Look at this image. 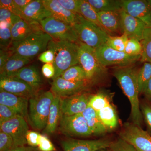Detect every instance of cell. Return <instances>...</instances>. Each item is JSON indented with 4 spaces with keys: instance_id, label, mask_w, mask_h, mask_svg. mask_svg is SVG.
Segmentation results:
<instances>
[{
    "instance_id": "obj_36",
    "label": "cell",
    "mask_w": 151,
    "mask_h": 151,
    "mask_svg": "<svg viewBox=\"0 0 151 151\" xmlns=\"http://www.w3.org/2000/svg\"><path fill=\"white\" fill-rule=\"evenodd\" d=\"M124 52L131 56L142 55V46L141 41L135 39H129Z\"/></svg>"
},
{
    "instance_id": "obj_12",
    "label": "cell",
    "mask_w": 151,
    "mask_h": 151,
    "mask_svg": "<svg viewBox=\"0 0 151 151\" xmlns=\"http://www.w3.org/2000/svg\"><path fill=\"white\" fill-rule=\"evenodd\" d=\"M91 83L87 80L68 81L60 76L53 80L50 90L55 96L61 98H65L86 91Z\"/></svg>"
},
{
    "instance_id": "obj_2",
    "label": "cell",
    "mask_w": 151,
    "mask_h": 151,
    "mask_svg": "<svg viewBox=\"0 0 151 151\" xmlns=\"http://www.w3.org/2000/svg\"><path fill=\"white\" fill-rule=\"evenodd\" d=\"M47 49L51 50L54 52L53 65L55 74L53 80L61 76L69 68L78 64L79 43L52 39L49 43Z\"/></svg>"
},
{
    "instance_id": "obj_27",
    "label": "cell",
    "mask_w": 151,
    "mask_h": 151,
    "mask_svg": "<svg viewBox=\"0 0 151 151\" xmlns=\"http://www.w3.org/2000/svg\"><path fill=\"white\" fill-rule=\"evenodd\" d=\"M100 121L107 130L113 129L118 125V118L116 110L112 105L97 111Z\"/></svg>"
},
{
    "instance_id": "obj_44",
    "label": "cell",
    "mask_w": 151,
    "mask_h": 151,
    "mask_svg": "<svg viewBox=\"0 0 151 151\" xmlns=\"http://www.w3.org/2000/svg\"><path fill=\"white\" fill-rule=\"evenodd\" d=\"M40 136L38 132L29 130L26 135L27 144L32 147H37Z\"/></svg>"
},
{
    "instance_id": "obj_51",
    "label": "cell",
    "mask_w": 151,
    "mask_h": 151,
    "mask_svg": "<svg viewBox=\"0 0 151 151\" xmlns=\"http://www.w3.org/2000/svg\"><path fill=\"white\" fill-rule=\"evenodd\" d=\"M10 151H35V149L32 147H26L25 146L23 147H17L15 148Z\"/></svg>"
},
{
    "instance_id": "obj_19",
    "label": "cell",
    "mask_w": 151,
    "mask_h": 151,
    "mask_svg": "<svg viewBox=\"0 0 151 151\" xmlns=\"http://www.w3.org/2000/svg\"><path fill=\"white\" fill-rule=\"evenodd\" d=\"M29 99L0 90V104L16 111L26 120L29 119Z\"/></svg>"
},
{
    "instance_id": "obj_41",
    "label": "cell",
    "mask_w": 151,
    "mask_h": 151,
    "mask_svg": "<svg viewBox=\"0 0 151 151\" xmlns=\"http://www.w3.org/2000/svg\"><path fill=\"white\" fill-rule=\"evenodd\" d=\"M63 8L73 13L78 14L81 0H57Z\"/></svg>"
},
{
    "instance_id": "obj_13",
    "label": "cell",
    "mask_w": 151,
    "mask_h": 151,
    "mask_svg": "<svg viewBox=\"0 0 151 151\" xmlns=\"http://www.w3.org/2000/svg\"><path fill=\"white\" fill-rule=\"evenodd\" d=\"M122 9L151 28V0H122Z\"/></svg>"
},
{
    "instance_id": "obj_10",
    "label": "cell",
    "mask_w": 151,
    "mask_h": 151,
    "mask_svg": "<svg viewBox=\"0 0 151 151\" xmlns=\"http://www.w3.org/2000/svg\"><path fill=\"white\" fill-rule=\"evenodd\" d=\"M59 127L60 132L68 137H88L92 134L82 114L70 116L62 114Z\"/></svg>"
},
{
    "instance_id": "obj_43",
    "label": "cell",
    "mask_w": 151,
    "mask_h": 151,
    "mask_svg": "<svg viewBox=\"0 0 151 151\" xmlns=\"http://www.w3.org/2000/svg\"><path fill=\"white\" fill-rule=\"evenodd\" d=\"M0 8L6 9L21 18L22 12L14 4L13 0H1Z\"/></svg>"
},
{
    "instance_id": "obj_18",
    "label": "cell",
    "mask_w": 151,
    "mask_h": 151,
    "mask_svg": "<svg viewBox=\"0 0 151 151\" xmlns=\"http://www.w3.org/2000/svg\"><path fill=\"white\" fill-rule=\"evenodd\" d=\"M52 16L42 0H32L22 12L21 18L32 25L39 24L42 20Z\"/></svg>"
},
{
    "instance_id": "obj_38",
    "label": "cell",
    "mask_w": 151,
    "mask_h": 151,
    "mask_svg": "<svg viewBox=\"0 0 151 151\" xmlns=\"http://www.w3.org/2000/svg\"><path fill=\"white\" fill-rule=\"evenodd\" d=\"M109 148L110 151H137L132 145L121 138L112 142Z\"/></svg>"
},
{
    "instance_id": "obj_50",
    "label": "cell",
    "mask_w": 151,
    "mask_h": 151,
    "mask_svg": "<svg viewBox=\"0 0 151 151\" xmlns=\"http://www.w3.org/2000/svg\"><path fill=\"white\" fill-rule=\"evenodd\" d=\"M147 100L151 102V78L147 82L142 92Z\"/></svg>"
},
{
    "instance_id": "obj_33",
    "label": "cell",
    "mask_w": 151,
    "mask_h": 151,
    "mask_svg": "<svg viewBox=\"0 0 151 151\" xmlns=\"http://www.w3.org/2000/svg\"><path fill=\"white\" fill-rule=\"evenodd\" d=\"M138 84L139 94L142 92L145 86L151 78V64L144 63L143 66L138 70Z\"/></svg>"
},
{
    "instance_id": "obj_24",
    "label": "cell",
    "mask_w": 151,
    "mask_h": 151,
    "mask_svg": "<svg viewBox=\"0 0 151 151\" xmlns=\"http://www.w3.org/2000/svg\"><path fill=\"white\" fill-rule=\"evenodd\" d=\"M42 30L38 27L32 25L24 19H21L11 28L13 42L20 41L36 31Z\"/></svg>"
},
{
    "instance_id": "obj_9",
    "label": "cell",
    "mask_w": 151,
    "mask_h": 151,
    "mask_svg": "<svg viewBox=\"0 0 151 151\" xmlns=\"http://www.w3.org/2000/svg\"><path fill=\"white\" fill-rule=\"evenodd\" d=\"M119 135L120 138L132 145L137 151H151V136L141 127L126 123Z\"/></svg>"
},
{
    "instance_id": "obj_11",
    "label": "cell",
    "mask_w": 151,
    "mask_h": 151,
    "mask_svg": "<svg viewBox=\"0 0 151 151\" xmlns=\"http://www.w3.org/2000/svg\"><path fill=\"white\" fill-rule=\"evenodd\" d=\"M1 132L8 134L12 138L15 147L25 146L26 135L29 131L25 119L19 116L0 124Z\"/></svg>"
},
{
    "instance_id": "obj_48",
    "label": "cell",
    "mask_w": 151,
    "mask_h": 151,
    "mask_svg": "<svg viewBox=\"0 0 151 151\" xmlns=\"http://www.w3.org/2000/svg\"><path fill=\"white\" fill-rule=\"evenodd\" d=\"M12 55V53L9 50H0V69L4 66L9 58Z\"/></svg>"
},
{
    "instance_id": "obj_49",
    "label": "cell",
    "mask_w": 151,
    "mask_h": 151,
    "mask_svg": "<svg viewBox=\"0 0 151 151\" xmlns=\"http://www.w3.org/2000/svg\"><path fill=\"white\" fill-rule=\"evenodd\" d=\"M32 1V0H13L14 4L22 12Z\"/></svg>"
},
{
    "instance_id": "obj_3",
    "label": "cell",
    "mask_w": 151,
    "mask_h": 151,
    "mask_svg": "<svg viewBox=\"0 0 151 151\" xmlns=\"http://www.w3.org/2000/svg\"><path fill=\"white\" fill-rule=\"evenodd\" d=\"M52 38L42 30L36 31L24 39L13 42L9 48L12 55L31 59L45 51Z\"/></svg>"
},
{
    "instance_id": "obj_37",
    "label": "cell",
    "mask_w": 151,
    "mask_h": 151,
    "mask_svg": "<svg viewBox=\"0 0 151 151\" xmlns=\"http://www.w3.org/2000/svg\"><path fill=\"white\" fill-rule=\"evenodd\" d=\"M12 43L11 28L1 27L0 29V47L1 49L8 50Z\"/></svg>"
},
{
    "instance_id": "obj_22",
    "label": "cell",
    "mask_w": 151,
    "mask_h": 151,
    "mask_svg": "<svg viewBox=\"0 0 151 151\" xmlns=\"http://www.w3.org/2000/svg\"><path fill=\"white\" fill-rule=\"evenodd\" d=\"M61 98L55 96L50 110L46 127L43 130L44 134L50 135L54 133L59 124L61 117Z\"/></svg>"
},
{
    "instance_id": "obj_1",
    "label": "cell",
    "mask_w": 151,
    "mask_h": 151,
    "mask_svg": "<svg viewBox=\"0 0 151 151\" xmlns=\"http://www.w3.org/2000/svg\"><path fill=\"white\" fill-rule=\"evenodd\" d=\"M133 65L117 67L113 75L119 81L122 90L129 100L132 120L135 125L141 127L143 117L140 108L137 68Z\"/></svg>"
},
{
    "instance_id": "obj_14",
    "label": "cell",
    "mask_w": 151,
    "mask_h": 151,
    "mask_svg": "<svg viewBox=\"0 0 151 151\" xmlns=\"http://www.w3.org/2000/svg\"><path fill=\"white\" fill-rule=\"evenodd\" d=\"M0 90L28 99L38 91L18 78L3 75H0Z\"/></svg>"
},
{
    "instance_id": "obj_23",
    "label": "cell",
    "mask_w": 151,
    "mask_h": 151,
    "mask_svg": "<svg viewBox=\"0 0 151 151\" xmlns=\"http://www.w3.org/2000/svg\"><path fill=\"white\" fill-rule=\"evenodd\" d=\"M12 77H16L38 91L42 85L39 72L34 66H26L19 70Z\"/></svg>"
},
{
    "instance_id": "obj_16",
    "label": "cell",
    "mask_w": 151,
    "mask_h": 151,
    "mask_svg": "<svg viewBox=\"0 0 151 151\" xmlns=\"http://www.w3.org/2000/svg\"><path fill=\"white\" fill-rule=\"evenodd\" d=\"M111 142L108 139L97 140H78L68 139L61 141L64 151H98L109 148Z\"/></svg>"
},
{
    "instance_id": "obj_8",
    "label": "cell",
    "mask_w": 151,
    "mask_h": 151,
    "mask_svg": "<svg viewBox=\"0 0 151 151\" xmlns=\"http://www.w3.org/2000/svg\"><path fill=\"white\" fill-rule=\"evenodd\" d=\"M40 24L42 30L53 39L68 41L78 44L80 42L72 25L68 24L52 16L42 20Z\"/></svg>"
},
{
    "instance_id": "obj_35",
    "label": "cell",
    "mask_w": 151,
    "mask_h": 151,
    "mask_svg": "<svg viewBox=\"0 0 151 151\" xmlns=\"http://www.w3.org/2000/svg\"><path fill=\"white\" fill-rule=\"evenodd\" d=\"M21 18L7 9L0 8L1 27H8L11 29L13 25Z\"/></svg>"
},
{
    "instance_id": "obj_7",
    "label": "cell",
    "mask_w": 151,
    "mask_h": 151,
    "mask_svg": "<svg viewBox=\"0 0 151 151\" xmlns=\"http://www.w3.org/2000/svg\"><path fill=\"white\" fill-rule=\"evenodd\" d=\"M95 51L99 62L105 68L111 65L124 67L133 65L141 58V55L131 56L124 52L117 51L105 44L95 49Z\"/></svg>"
},
{
    "instance_id": "obj_45",
    "label": "cell",
    "mask_w": 151,
    "mask_h": 151,
    "mask_svg": "<svg viewBox=\"0 0 151 151\" xmlns=\"http://www.w3.org/2000/svg\"><path fill=\"white\" fill-rule=\"evenodd\" d=\"M141 112L149 129L151 131V105L142 104L141 106Z\"/></svg>"
},
{
    "instance_id": "obj_26",
    "label": "cell",
    "mask_w": 151,
    "mask_h": 151,
    "mask_svg": "<svg viewBox=\"0 0 151 151\" xmlns=\"http://www.w3.org/2000/svg\"><path fill=\"white\" fill-rule=\"evenodd\" d=\"M92 134L103 135L107 132V129L100 121L97 112L88 105L82 113Z\"/></svg>"
},
{
    "instance_id": "obj_4",
    "label": "cell",
    "mask_w": 151,
    "mask_h": 151,
    "mask_svg": "<svg viewBox=\"0 0 151 151\" xmlns=\"http://www.w3.org/2000/svg\"><path fill=\"white\" fill-rule=\"evenodd\" d=\"M54 94L51 90L39 93L29 99V119L37 129H44Z\"/></svg>"
},
{
    "instance_id": "obj_17",
    "label": "cell",
    "mask_w": 151,
    "mask_h": 151,
    "mask_svg": "<svg viewBox=\"0 0 151 151\" xmlns=\"http://www.w3.org/2000/svg\"><path fill=\"white\" fill-rule=\"evenodd\" d=\"M121 29L123 34L129 39H135L141 41L147 28L145 24L140 20L130 15L122 9L120 11Z\"/></svg>"
},
{
    "instance_id": "obj_42",
    "label": "cell",
    "mask_w": 151,
    "mask_h": 151,
    "mask_svg": "<svg viewBox=\"0 0 151 151\" xmlns=\"http://www.w3.org/2000/svg\"><path fill=\"white\" fill-rule=\"evenodd\" d=\"M39 151H55L56 148L45 135L41 134L39 143L37 147Z\"/></svg>"
},
{
    "instance_id": "obj_6",
    "label": "cell",
    "mask_w": 151,
    "mask_h": 151,
    "mask_svg": "<svg viewBox=\"0 0 151 151\" xmlns=\"http://www.w3.org/2000/svg\"><path fill=\"white\" fill-rule=\"evenodd\" d=\"M78 61L84 69L87 80L91 83L107 73L106 68L99 62L95 49L81 42L79 43Z\"/></svg>"
},
{
    "instance_id": "obj_20",
    "label": "cell",
    "mask_w": 151,
    "mask_h": 151,
    "mask_svg": "<svg viewBox=\"0 0 151 151\" xmlns=\"http://www.w3.org/2000/svg\"><path fill=\"white\" fill-rule=\"evenodd\" d=\"M45 7L51 12L52 16L60 21L73 25L77 19V14L63 8L57 0H42Z\"/></svg>"
},
{
    "instance_id": "obj_5",
    "label": "cell",
    "mask_w": 151,
    "mask_h": 151,
    "mask_svg": "<svg viewBox=\"0 0 151 151\" xmlns=\"http://www.w3.org/2000/svg\"><path fill=\"white\" fill-rule=\"evenodd\" d=\"M73 26L79 41L94 49L106 43L110 35L103 28L86 20L78 14Z\"/></svg>"
},
{
    "instance_id": "obj_52",
    "label": "cell",
    "mask_w": 151,
    "mask_h": 151,
    "mask_svg": "<svg viewBox=\"0 0 151 151\" xmlns=\"http://www.w3.org/2000/svg\"><path fill=\"white\" fill-rule=\"evenodd\" d=\"M98 151H110V150H107V149H102V150H99Z\"/></svg>"
},
{
    "instance_id": "obj_39",
    "label": "cell",
    "mask_w": 151,
    "mask_h": 151,
    "mask_svg": "<svg viewBox=\"0 0 151 151\" xmlns=\"http://www.w3.org/2000/svg\"><path fill=\"white\" fill-rule=\"evenodd\" d=\"M21 116L16 111L6 105L0 104V124Z\"/></svg>"
},
{
    "instance_id": "obj_21",
    "label": "cell",
    "mask_w": 151,
    "mask_h": 151,
    "mask_svg": "<svg viewBox=\"0 0 151 151\" xmlns=\"http://www.w3.org/2000/svg\"><path fill=\"white\" fill-rule=\"evenodd\" d=\"M98 14L100 24L105 31L108 33L121 31L120 12H100Z\"/></svg>"
},
{
    "instance_id": "obj_28",
    "label": "cell",
    "mask_w": 151,
    "mask_h": 151,
    "mask_svg": "<svg viewBox=\"0 0 151 151\" xmlns=\"http://www.w3.org/2000/svg\"><path fill=\"white\" fill-rule=\"evenodd\" d=\"M97 12H120L122 9V0H88Z\"/></svg>"
},
{
    "instance_id": "obj_47",
    "label": "cell",
    "mask_w": 151,
    "mask_h": 151,
    "mask_svg": "<svg viewBox=\"0 0 151 151\" xmlns=\"http://www.w3.org/2000/svg\"><path fill=\"white\" fill-rule=\"evenodd\" d=\"M42 72L47 78H52L55 74V69L53 63H47L44 64L42 68Z\"/></svg>"
},
{
    "instance_id": "obj_46",
    "label": "cell",
    "mask_w": 151,
    "mask_h": 151,
    "mask_svg": "<svg viewBox=\"0 0 151 151\" xmlns=\"http://www.w3.org/2000/svg\"><path fill=\"white\" fill-rule=\"evenodd\" d=\"M54 54L51 50L47 49L39 55L38 59L44 63H53L54 60Z\"/></svg>"
},
{
    "instance_id": "obj_32",
    "label": "cell",
    "mask_w": 151,
    "mask_h": 151,
    "mask_svg": "<svg viewBox=\"0 0 151 151\" xmlns=\"http://www.w3.org/2000/svg\"><path fill=\"white\" fill-rule=\"evenodd\" d=\"M142 46L141 62H147L151 64V28H147L141 41Z\"/></svg>"
},
{
    "instance_id": "obj_40",
    "label": "cell",
    "mask_w": 151,
    "mask_h": 151,
    "mask_svg": "<svg viewBox=\"0 0 151 151\" xmlns=\"http://www.w3.org/2000/svg\"><path fill=\"white\" fill-rule=\"evenodd\" d=\"M12 138L4 132H0V151H10L15 148Z\"/></svg>"
},
{
    "instance_id": "obj_31",
    "label": "cell",
    "mask_w": 151,
    "mask_h": 151,
    "mask_svg": "<svg viewBox=\"0 0 151 151\" xmlns=\"http://www.w3.org/2000/svg\"><path fill=\"white\" fill-rule=\"evenodd\" d=\"M111 105L109 96L103 92L92 94L89 103V106L96 112Z\"/></svg>"
},
{
    "instance_id": "obj_29",
    "label": "cell",
    "mask_w": 151,
    "mask_h": 151,
    "mask_svg": "<svg viewBox=\"0 0 151 151\" xmlns=\"http://www.w3.org/2000/svg\"><path fill=\"white\" fill-rule=\"evenodd\" d=\"M78 14L86 19V20L103 28L99 21L98 12L88 2V1L86 0L80 1Z\"/></svg>"
},
{
    "instance_id": "obj_34",
    "label": "cell",
    "mask_w": 151,
    "mask_h": 151,
    "mask_svg": "<svg viewBox=\"0 0 151 151\" xmlns=\"http://www.w3.org/2000/svg\"><path fill=\"white\" fill-rule=\"evenodd\" d=\"M128 40L129 38L125 34L119 36L110 35L105 44L117 51L124 52Z\"/></svg>"
},
{
    "instance_id": "obj_15",
    "label": "cell",
    "mask_w": 151,
    "mask_h": 151,
    "mask_svg": "<svg viewBox=\"0 0 151 151\" xmlns=\"http://www.w3.org/2000/svg\"><path fill=\"white\" fill-rule=\"evenodd\" d=\"M91 95L84 91L70 97L61 98L62 114L68 116L82 114L89 105Z\"/></svg>"
},
{
    "instance_id": "obj_30",
    "label": "cell",
    "mask_w": 151,
    "mask_h": 151,
    "mask_svg": "<svg viewBox=\"0 0 151 151\" xmlns=\"http://www.w3.org/2000/svg\"><path fill=\"white\" fill-rule=\"evenodd\" d=\"M60 77L69 81H79L87 80L84 69L80 65H75L69 68L62 73Z\"/></svg>"
},
{
    "instance_id": "obj_25",
    "label": "cell",
    "mask_w": 151,
    "mask_h": 151,
    "mask_svg": "<svg viewBox=\"0 0 151 151\" xmlns=\"http://www.w3.org/2000/svg\"><path fill=\"white\" fill-rule=\"evenodd\" d=\"M31 60L16 54H12L0 69V75L12 76L19 70L30 63Z\"/></svg>"
}]
</instances>
